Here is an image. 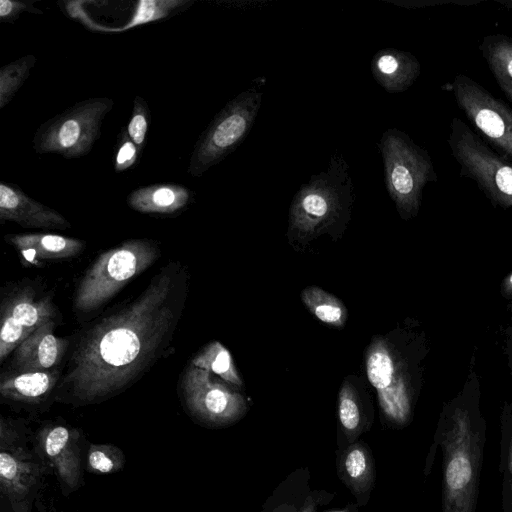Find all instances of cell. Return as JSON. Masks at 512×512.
<instances>
[{
  "label": "cell",
  "instance_id": "cell-31",
  "mask_svg": "<svg viewBox=\"0 0 512 512\" xmlns=\"http://www.w3.org/2000/svg\"><path fill=\"white\" fill-rule=\"evenodd\" d=\"M32 329L23 326L6 309L3 308L0 332V360L17 348L31 333Z\"/></svg>",
  "mask_w": 512,
  "mask_h": 512
},
{
  "label": "cell",
  "instance_id": "cell-29",
  "mask_svg": "<svg viewBox=\"0 0 512 512\" xmlns=\"http://www.w3.org/2000/svg\"><path fill=\"white\" fill-rule=\"evenodd\" d=\"M338 417L348 442L354 443L362 432L363 420L356 394L348 382L343 384L339 392Z\"/></svg>",
  "mask_w": 512,
  "mask_h": 512
},
{
  "label": "cell",
  "instance_id": "cell-9",
  "mask_svg": "<svg viewBox=\"0 0 512 512\" xmlns=\"http://www.w3.org/2000/svg\"><path fill=\"white\" fill-rule=\"evenodd\" d=\"M448 144L461 175L475 180L495 204L512 208V163L495 153L456 117L451 121Z\"/></svg>",
  "mask_w": 512,
  "mask_h": 512
},
{
  "label": "cell",
  "instance_id": "cell-32",
  "mask_svg": "<svg viewBox=\"0 0 512 512\" xmlns=\"http://www.w3.org/2000/svg\"><path fill=\"white\" fill-rule=\"evenodd\" d=\"M150 119L147 102L141 96H135L130 121L126 128L129 137L141 150L145 147Z\"/></svg>",
  "mask_w": 512,
  "mask_h": 512
},
{
  "label": "cell",
  "instance_id": "cell-36",
  "mask_svg": "<svg viewBox=\"0 0 512 512\" xmlns=\"http://www.w3.org/2000/svg\"><path fill=\"white\" fill-rule=\"evenodd\" d=\"M497 3L506 6L508 9L512 10V0H497Z\"/></svg>",
  "mask_w": 512,
  "mask_h": 512
},
{
  "label": "cell",
  "instance_id": "cell-6",
  "mask_svg": "<svg viewBox=\"0 0 512 512\" xmlns=\"http://www.w3.org/2000/svg\"><path fill=\"white\" fill-rule=\"evenodd\" d=\"M158 256L156 244L147 239L129 240L101 254L78 286L75 308L81 312L97 309Z\"/></svg>",
  "mask_w": 512,
  "mask_h": 512
},
{
  "label": "cell",
  "instance_id": "cell-34",
  "mask_svg": "<svg viewBox=\"0 0 512 512\" xmlns=\"http://www.w3.org/2000/svg\"><path fill=\"white\" fill-rule=\"evenodd\" d=\"M43 14L41 10L34 7L31 2L14 0H0L1 22H14L22 12Z\"/></svg>",
  "mask_w": 512,
  "mask_h": 512
},
{
  "label": "cell",
  "instance_id": "cell-1",
  "mask_svg": "<svg viewBox=\"0 0 512 512\" xmlns=\"http://www.w3.org/2000/svg\"><path fill=\"white\" fill-rule=\"evenodd\" d=\"M186 287L184 270L167 266L138 298L93 326L71 355L57 399L99 403L133 384L171 340Z\"/></svg>",
  "mask_w": 512,
  "mask_h": 512
},
{
  "label": "cell",
  "instance_id": "cell-33",
  "mask_svg": "<svg viewBox=\"0 0 512 512\" xmlns=\"http://www.w3.org/2000/svg\"><path fill=\"white\" fill-rule=\"evenodd\" d=\"M142 150L129 137L127 128H122L118 135L114 169L123 172L136 165Z\"/></svg>",
  "mask_w": 512,
  "mask_h": 512
},
{
  "label": "cell",
  "instance_id": "cell-10",
  "mask_svg": "<svg viewBox=\"0 0 512 512\" xmlns=\"http://www.w3.org/2000/svg\"><path fill=\"white\" fill-rule=\"evenodd\" d=\"M182 393L190 414L208 426L232 424L241 419L247 410L242 394L193 364L187 368L183 377Z\"/></svg>",
  "mask_w": 512,
  "mask_h": 512
},
{
  "label": "cell",
  "instance_id": "cell-14",
  "mask_svg": "<svg viewBox=\"0 0 512 512\" xmlns=\"http://www.w3.org/2000/svg\"><path fill=\"white\" fill-rule=\"evenodd\" d=\"M50 320L34 330L16 349L13 364L24 372L47 371L62 358L67 346L64 339L53 334Z\"/></svg>",
  "mask_w": 512,
  "mask_h": 512
},
{
  "label": "cell",
  "instance_id": "cell-3",
  "mask_svg": "<svg viewBox=\"0 0 512 512\" xmlns=\"http://www.w3.org/2000/svg\"><path fill=\"white\" fill-rule=\"evenodd\" d=\"M354 201L349 165L342 154L334 153L327 170L312 175L292 199L289 235L310 240L344 224Z\"/></svg>",
  "mask_w": 512,
  "mask_h": 512
},
{
  "label": "cell",
  "instance_id": "cell-26",
  "mask_svg": "<svg viewBox=\"0 0 512 512\" xmlns=\"http://www.w3.org/2000/svg\"><path fill=\"white\" fill-rule=\"evenodd\" d=\"M296 480L288 479L280 486L267 503L263 512H316L317 496L307 494L304 498L303 486L296 488Z\"/></svg>",
  "mask_w": 512,
  "mask_h": 512
},
{
  "label": "cell",
  "instance_id": "cell-5",
  "mask_svg": "<svg viewBox=\"0 0 512 512\" xmlns=\"http://www.w3.org/2000/svg\"><path fill=\"white\" fill-rule=\"evenodd\" d=\"M379 149L390 197L402 218L414 217L420 208L424 187L437 179L430 155L396 128L382 134Z\"/></svg>",
  "mask_w": 512,
  "mask_h": 512
},
{
  "label": "cell",
  "instance_id": "cell-13",
  "mask_svg": "<svg viewBox=\"0 0 512 512\" xmlns=\"http://www.w3.org/2000/svg\"><path fill=\"white\" fill-rule=\"evenodd\" d=\"M0 219L25 227L66 229L71 225L60 213L30 198L18 186L0 183Z\"/></svg>",
  "mask_w": 512,
  "mask_h": 512
},
{
  "label": "cell",
  "instance_id": "cell-11",
  "mask_svg": "<svg viewBox=\"0 0 512 512\" xmlns=\"http://www.w3.org/2000/svg\"><path fill=\"white\" fill-rule=\"evenodd\" d=\"M451 89L458 106L470 122L512 158V110L466 75L458 74Z\"/></svg>",
  "mask_w": 512,
  "mask_h": 512
},
{
  "label": "cell",
  "instance_id": "cell-18",
  "mask_svg": "<svg viewBox=\"0 0 512 512\" xmlns=\"http://www.w3.org/2000/svg\"><path fill=\"white\" fill-rule=\"evenodd\" d=\"M5 239L33 260L73 257L84 247L81 240L47 233L13 234L6 235Z\"/></svg>",
  "mask_w": 512,
  "mask_h": 512
},
{
  "label": "cell",
  "instance_id": "cell-21",
  "mask_svg": "<svg viewBox=\"0 0 512 512\" xmlns=\"http://www.w3.org/2000/svg\"><path fill=\"white\" fill-rule=\"evenodd\" d=\"M301 299L321 322L334 327L344 326L348 316L347 309L334 295L317 286H309L301 292Z\"/></svg>",
  "mask_w": 512,
  "mask_h": 512
},
{
  "label": "cell",
  "instance_id": "cell-8",
  "mask_svg": "<svg viewBox=\"0 0 512 512\" xmlns=\"http://www.w3.org/2000/svg\"><path fill=\"white\" fill-rule=\"evenodd\" d=\"M114 102L107 97H94L76 103L36 131L33 148L37 153H56L77 158L90 152L97 140L101 123Z\"/></svg>",
  "mask_w": 512,
  "mask_h": 512
},
{
  "label": "cell",
  "instance_id": "cell-7",
  "mask_svg": "<svg viewBox=\"0 0 512 512\" xmlns=\"http://www.w3.org/2000/svg\"><path fill=\"white\" fill-rule=\"evenodd\" d=\"M262 97L258 87H250L213 118L193 149L188 165L191 176L200 177L241 144L254 124Z\"/></svg>",
  "mask_w": 512,
  "mask_h": 512
},
{
  "label": "cell",
  "instance_id": "cell-25",
  "mask_svg": "<svg viewBox=\"0 0 512 512\" xmlns=\"http://www.w3.org/2000/svg\"><path fill=\"white\" fill-rule=\"evenodd\" d=\"M499 474L502 512H512V407L501 423Z\"/></svg>",
  "mask_w": 512,
  "mask_h": 512
},
{
  "label": "cell",
  "instance_id": "cell-30",
  "mask_svg": "<svg viewBox=\"0 0 512 512\" xmlns=\"http://www.w3.org/2000/svg\"><path fill=\"white\" fill-rule=\"evenodd\" d=\"M125 464L123 451L112 444H89L85 457V469L94 474L119 472Z\"/></svg>",
  "mask_w": 512,
  "mask_h": 512
},
{
  "label": "cell",
  "instance_id": "cell-16",
  "mask_svg": "<svg viewBox=\"0 0 512 512\" xmlns=\"http://www.w3.org/2000/svg\"><path fill=\"white\" fill-rule=\"evenodd\" d=\"M191 191L175 183H156L138 188L127 197L128 205L146 214H173L190 201Z\"/></svg>",
  "mask_w": 512,
  "mask_h": 512
},
{
  "label": "cell",
  "instance_id": "cell-28",
  "mask_svg": "<svg viewBox=\"0 0 512 512\" xmlns=\"http://www.w3.org/2000/svg\"><path fill=\"white\" fill-rule=\"evenodd\" d=\"M36 58L34 55L23 56L0 69V109H3L24 84Z\"/></svg>",
  "mask_w": 512,
  "mask_h": 512
},
{
  "label": "cell",
  "instance_id": "cell-27",
  "mask_svg": "<svg viewBox=\"0 0 512 512\" xmlns=\"http://www.w3.org/2000/svg\"><path fill=\"white\" fill-rule=\"evenodd\" d=\"M191 0H141L138 1L130 20L119 30L124 32L131 28L148 24L172 16L187 7Z\"/></svg>",
  "mask_w": 512,
  "mask_h": 512
},
{
  "label": "cell",
  "instance_id": "cell-12",
  "mask_svg": "<svg viewBox=\"0 0 512 512\" xmlns=\"http://www.w3.org/2000/svg\"><path fill=\"white\" fill-rule=\"evenodd\" d=\"M33 444L48 471L54 472L63 496L82 487L86 456L78 429L48 424L38 430Z\"/></svg>",
  "mask_w": 512,
  "mask_h": 512
},
{
  "label": "cell",
  "instance_id": "cell-19",
  "mask_svg": "<svg viewBox=\"0 0 512 512\" xmlns=\"http://www.w3.org/2000/svg\"><path fill=\"white\" fill-rule=\"evenodd\" d=\"M479 49L501 90L512 103V38L490 34L483 38Z\"/></svg>",
  "mask_w": 512,
  "mask_h": 512
},
{
  "label": "cell",
  "instance_id": "cell-22",
  "mask_svg": "<svg viewBox=\"0 0 512 512\" xmlns=\"http://www.w3.org/2000/svg\"><path fill=\"white\" fill-rule=\"evenodd\" d=\"M366 372L369 382L376 391L385 389L402 377L397 373L394 357L386 343L375 341L366 357Z\"/></svg>",
  "mask_w": 512,
  "mask_h": 512
},
{
  "label": "cell",
  "instance_id": "cell-24",
  "mask_svg": "<svg viewBox=\"0 0 512 512\" xmlns=\"http://www.w3.org/2000/svg\"><path fill=\"white\" fill-rule=\"evenodd\" d=\"M4 309L23 326L33 331L52 320L54 316V308L49 300L36 302L28 293L16 296Z\"/></svg>",
  "mask_w": 512,
  "mask_h": 512
},
{
  "label": "cell",
  "instance_id": "cell-35",
  "mask_svg": "<svg viewBox=\"0 0 512 512\" xmlns=\"http://www.w3.org/2000/svg\"><path fill=\"white\" fill-rule=\"evenodd\" d=\"M503 291L507 295H512V272L503 281Z\"/></svg>",
  "mask_w": 512,
  "mask_h": 512
},
{
  "label": "cell",
  "instance_id": "cell-37",
  "mask_svg": "<svg viewBox=\"0 0 512 512\" xmlns=\"http://www.w3.org/2000/svg\"><path fill=\"white\" fill-rule=\"evenodd\" d=\"M38 512H57V511L49 510V509H46V508H42V509L40 510V508L38 507Z\"/></svg>",
  "mask_w": 512,
  "mask_h": 512
},
{
  "label": "cell",
  "instance_id": "cell-4",
  "mask_svg": "<svg viewBox=\"0 0 512 512\" xmlns=\"http://www.w3.org/2000/svg\"><path fill=\"white\" fill-rule=\"evenodd\" d=\"M48 469L33 440L15 423L0 420L1 512H32Z\"/></svg>",
  "mask_w": 512,
  "mask_h": 512
},
{
  "label": "cell",
  "instance_id": "cell-2",
  "mask_svg": "<svg viewBox=\"0 0 512 512\" xmlns=\"http://www.w3.org/2000/svg\"><path fill=\"white\" fill-rule=\"evenodd\" d=\"M486 442V424L467 401L446 409L431 447L442 453L441 512H476Z\"/></svg>",
  "mask_w": 512,
  "mask_h": 512
},
{
  "label": "cell",
  "instance_id": "cell-17",
  "mask_svg": "<svg viewBox=\"0 0 512 512\" xmlns=\"http://www.w3.org/2000/svg\"><path fill=\"white\" fill-rule=\"evenodd\" d=\"M339 476L360 505L369 498L375 479L373 457L362 443L350 444L341 454Z\"/></svg>",
  "mask_w": 512,
  "mask_h": 512
},
{
  "label": "cell",
  "instance_id": "cell-15",
  "mask_svg": "<svg viewBox=\"0 0 512 512\" xmlns=\"http://www.w3.org/2000/svg\"><path fill=\"white\" fill-rule=\"evenodd\" d=\"M372 75L386 91L407 90L420 74L418 59L407 51L394 48L379 50L371 61Z\"/></svg>",
  "mask_w": 512,
  "mask_h": 512
},
{
  "label": "cell",
  "instance_id": "cell-20",
  "mask_svg": "<svg viewBox=\"0 0 512 512\" xmlns=\"http://www.w3.org/2000/svg\"><path fill=\"white\" fill-rule=\"evenodd\" d=\"M57 377L47 371H29L2 379L1 395L13 401L35 402L41 400L55 386Z\"/></svg>",
  "mask_w": 512,
  "mask_h": 512
},
{
  "label": "cell",
  "instance_id": "cell-23",
  "mask_svg": "<svg viewBox=\"0 0 512 512\" xmlns=\"http://www.w3.org/2000/svg\"><path fill=\"white\" fill-rule=\"evenodd\" d=\"M196 367L218 375L235 386H242V380L234 366L230 352L218 341L209 343L192 360Z\"/></svg>",
  "mask_w": 512,
  "mask_h": 512
}]
</instances>
